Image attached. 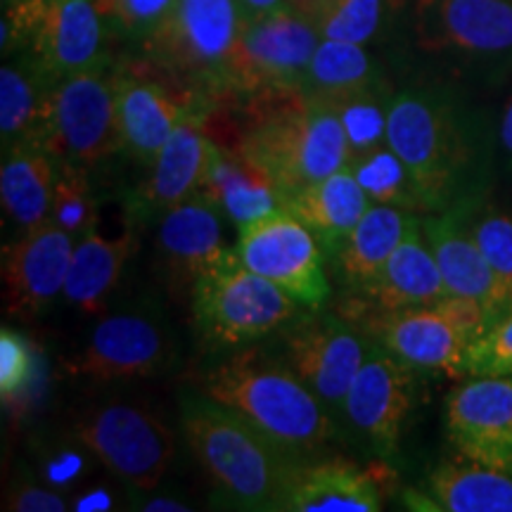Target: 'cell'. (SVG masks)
Listing matches in <instances>:
<instances>
[{"instance_id": "1", "label": "cell", "mask_w": 512, "mask_h": 512, "mask_svg": "<svg viewBox=\"0 0 512 512\" xmlns=\"http://www.w3.org/2000/svg\"><path fill=\"white\" fill-rule=\"evenodd\" d=\"M387 143L411 169L432 211L484 197L486 126L458 88L415 81L394 91Z\"/></svg>"}, {"instance_id": "2", "label": "cell", "mask_w": 512, "mask_h": 512, "mask_svg": "<svg viewBox=\"0 0 512 512\" xmlns=\"http://www.w3.org/2000/svg\"><path fill=\"white\" fill-rule=\"evenodd\" d=\"M202 392L271 439L285 456H318L337 420L278 351L261 342L235 349L204 377Z\"/></svg>"}, {"instance_id": "3", "label": "cell", "mask_w": 512, "mask_h": 512, "mask_svg": "<svg viewBox=\"0 0 512 512\" xmlns=\"http://www.w3.org/2000/svg\"><path fill=\"white\" fill-rule=\"evenodd\" d=\"M261 98L238 150L278 181L287 200L349 164L347 133L323 100L304 91H273Z\"/></svg>"}, {"instance_id": "4", "label": "cell", "mask_w": 512, "mask_h": 512, "mask_svg": "<svg viewBox=\"0 0 512 512\" xmlns=\"http://www.w3.org/2000/svg\"><path fill=\"white\" fill-rule=\"evenodd\" d=\"M178 406L183 437L221 498L238 510L275 512L294 458L204 392L183 394Z\"/></svg>"}, {"instance_id": "5", "label": "cell", "mask_w": 512, "mask_h": 512, "mask_svg": "<svg viewBox=\"0 0 512 512\" xmlns=\"http://www.w3.org/2000/svg\"><path fill=\"white\" fill-rule=\"evenodd\" d=\"M302 311L297 299L254 273L235 247L202 271L190 290L192 330L209 354L261 342Z\"/></svg>"}, {"instance_id": "6", "label": "cell", "mask_w": 512, "mask_h": 512, "mask_svg": "<svg viewBox=\"0 0 512 512\" xmlns=\"http://www.w3.org/2000/svg\"><path fill=\"white\" fill-rule=\"evenodd\" d=\"M408 43L453 74H512V0H408Z\"/></svg>"}, {"instance_id": "7", "label": "cell", "mask_w": 512, "mask_h": 512, "mask_svg": "<svg viewBox=\"0 0 512 512\" xmlns=\"http://www.w3.org/2000/svg\"><path fill=\"white\" fill-rule=\"evenodd\" d=\"M494 320L477 299L448 297L396 311H366L363 332L415 373L463 377L472 342Z\"/></svg>"}, {"instance_id": "8", "label": "cell", "mask_w": 512, "mask_h": 512, "mask_svg": "<svg viewBox=\"0 0 512 512\" xmlns=\"http://www.w3.org/2000/svg\"><path fill=\"white\" fill-rule=\"evenodd\" d=\"M74 439L133 494H150L169 472L176 439L145 403L114 399L79 415Z\"/></svg>"}, {"instance_id": "9", "label": "cell", "mask_w": 512, "mask_h": 512, "mask_svg": "<svg viewBox=\"0 0 512 512\" xmlns=\"http://www.w3.org/2000/svg\"><path fill=\"white\" fill-rule=\"evenodd\" d=\"M31 53L55 79L105 64V17L95 0H12L3 55Z\"/></svg>"}, {"instance_id": "10", "label": "cell", "mask_w": 512, "mask_h": 512, "mask_svg": "<svg viewBox=\"0 0 512 512\" xmlns=\"http://www.w3.org/2000/svg\"><path fill=\"white\" fill-rule=\"evenodd\" d=\"M278 351L287 366L318 396L332 418H342L344 399L373 339L351 318L320 309H304L278 332Z\"/></svg>"}, {"instance_id": "11", "label": "cell", "mask_w": 512, "mask_h": 512, "mask_svg": "<svg viewBox=\"0 0 512 512\" xmlns=\"http://www.w3.org/2000/svg\"><path fill=\"white\" fill-rule=\"evenodd\" d=\"M318 43L316 24L290 8L247 19L223 69L221 91H302Z\"/></svg>"}, {"instance_id": "12", "label": "cell", "mask_w": 512, "mask_h": 512, "mask_svg": "<svg viewBox=\"0 0 512 512\" xmlns=\"http://www.w3.org/2000/svg\"><path fill=\"white\" fill-rule=\"evenodd\" d=\"M247 17L238 0H178L169 19L143 43L164 69L221 91L223 69Z\"/></svg>"}, {"instance_id": "13", "label": "cell", "mask_w": 512, "mask_h": 512, "mask_svg": "<svg viewBox=\"0 0 512 512\" xmlns=\"http://www.w3.org/2000/svg\"><path fill=\"white\" fill-rule=\"evenodd\" d=\"M176 361V339L164 313L150 304L124 306L98 320L69 373L93 382L145 380Z\"/></svg>"}, {"instance_id": "14", "label": "cell", "mask_w": 512, "mask_h": 512, "mask_svg": "<svg viewBox=\"0 0 512 512\" xmlns=\"http://www.w3.org/2000/svg\"><path fill=\"white\" fill-rule=\"evenodd\" d=\"M240 259L297 299L304 309H320L330 297L325 249L302 219L278 209L238 228Z\"/></svg>"}, {"instance_id": "15", "label": "cell", "mask_w": 512, "mask_h": 512, "mask_svg": "<svg viewBox=\"0 0 512 512\" xmlns=\"http://www.w3.org/2000/svg\"><path fill=\"white\" fill-rule=\"evenodd\" d=\"M46 150L88 169L121 150L117 74L107 62L57 83Z\"/></svg>"}, {"instance_id": "16", "label": "cell", "mask_w": 512, "mask_h": 512, "mask_svg": "<svg viewBox=\"0 0 512 512\" xmlns=\"http://www.w3.org/2000/svg\"><path fill=\"white\" fill-rule=\"evenodd\" d=\"M415 370L373 342L351 382L342 418L384 460L399 453L403 425L413 411Z\"/></svg>"}, {"instance_id": "17", "label": "cell", "mask_w": 512, "mask_h": 512, "mask_svg": "<svg viewBox=\"0 0 512 512\" xmlns=\"http://www.w3.org/2000/svg\"><path fill=\"white\" fill-rule=\"evenodd\" d=\"M444 427L460 458L512 475V375L467 377L448 394Z\"/></svg>"}, {"instance_id": "18", "label": "cell", "mask_w": 512, "mask_h": 512, "mask_svg": "<svg viewBox=\"0 0 512 512\" xmlns=\"http://www.w3.org/2000/svg\"><path fill=\"white\" fill-rule=\"evenodd\" d=\"M214 140L207 133L202 107L188 112L176 126L174 136L162 147L155 162L147 166L143 183L131 190L126 216L131 226H147L162 219L176 204L200 192L207 174Z\"/></svg>"}, {"instance_id": "19", "label": "cell", "mask_w": 512, "mask_h": 512, "mask_svg": "<svg viewBox=\"0 0 512 512\" xmlns=\"http://www.w3.org/2000/svg\"><path fill=\"white\" fill-rule=\"evenodd\" d=\"M74 245L72 235L53 221L17 233V238L3 247L5 313L31 318L62 297Z\"/></svg>"}, {"instance_id": "20", "label": "cell", "mask_w": 512, "mask_h": 512, "mask_svg": "<svg viewBox=\"0 0 512 512\" xmlns=\"http://www.w3.org/2000/svg\"><path fill=\"white\" fill-rule=\"evenodd\" d=\"M420 223L427 245L432 247L439 271L444 275L448 294L477 299L494 318L512 306V287L498 278L489 261L484 259L477 240L472 238L465 202L422 214Z\"/></svg>"}, {"instance_id": "21", "label": "cell", "mask_w": 512, "mask_h": 512, "mask_svg": "<svg viewBox=\"0 0 512 512\" xmlns=\"http://www.w3.org/2000/svg\"><path fill=\"white\" fill-rule=\"evenodd\" d=\"M382 482L339 456L294 458L287 467L275 512H377Z\"/></svg>"}, {"instance_id": "22", "label": "cell", "mask_w": 512, "mask_h": 512, "mask_svg": "<svg viewBox=\"0 0 512 512\" xmlns=\"http://www.w3.org/2000/svg\"><path fill=\"white\" fill-rule=\"evenodd\" d=\"M223 211L202 192L176 204L159 219L157 259L174 290L188 292L202 271L226 252Z\"/></svg>"}, {"instance_id": "23", "label": "cell", "mask_w": 512, "mask_h": 512, "mask_svg": "<svg viewBox=\"0 0 512 512\" xmlns=\"http://www.w3.org/2000/svg\"><path fill=\"white\" fill-rule=\"evenodd\" d=\"M200 102L183 98L162 83L140 76L117 74V117L121 133V150L133 162L147 169L162 147L174 136L188 112Z\"/></svg>"}, {"instance_id": "24", "label": "cell", "mask_w": 512, "mask_h": 512, "mask_svg": "<svg viewBox=\"0 0 512 512\" xmlns=\"http://www.w3.org/2000/svg\"><path fill=\"white\" fill-rule=\"evenodd\" d=\"M60 79L31 53H19L0 67V140L12 147H46Z\"/></svg>"}, {"instance_id": "25", "label": "cell", "mask_w": 512, "mask_h": 512, "mask_svg": "<svg viewBox=\"0 0 512 512\" xmlns=\"http://www.w3.org/2000/svg\"><path fill=\"white\" fill-rule=\"evenodd\" d=\"M200 192L238 228L287 207L285 190L266 169L242 155L238 147L230 150L216 143L211 147Z\"/></svg>"}, {"instance_id": "26", "label": "cell", "mask_w": 512, "mask_h": 512, "mask_svg": "<svg viewBox=\"0 0 512 512\" xmlns=\"http://www.w3.org/2000/svg\"><path fill=\"white\" fill-rule=\"evenodd\" d=\"M420 216L408 228L406 238L401 240L396 252L389 256L375 283L358 294L366 299L370 309L396 311L408 309V306L434 304L448 297L444 275H441L432 247L427 245L425 233H422Z\"/></svg>"}, {"instance_id": "27", "label": "cell", "mask_w": 512, "mask_h": 512, "mask_svg": "<svg viewBox=\"0 0 512 512\" xmlns=\"http://www.w3.org/2000/svg\"><path fill=\"white\" fill-rule=\"evenodd\" d=\"M418 216L389 204H370L363 219L332 254L342 285L356 294L368 290Z\"/></svg>"}, {"instance_id": "28", "label": "cell", "mask_w": 512, "mask_h": 512, "mask_svg": "<svg viewBox=\"0 0 512 512\" xmlns=\"http://www.w3.org/2000/svg\"><path fill=\"white\" fill-rule=\"evenodd\" d=\"M57 157L46 147H12L3 152L0 200L17 233L50 221L57 178Z\"/></svg>"}, {"instance_id": "29", "label": "cell", "mask_w": 512, "mask_h": 512, "mask_svg": "<svg viewBox=\"0 0 512 512\" xmlns=\"http://www.w3.org/2000/svg\"><path fill=\"white\" fill-rule=\"evenodd\" d=\"M370 204L373 202L366 190L351 174L349 166H344L323 181L294 192L287 200V209L311 228L325 254H335Z\"/></svg>"}, {"instance_id": "30", "label": "cell", "mask_w": 512, "mask_h": 512, "mask_svg": "<svg viewBox=\"0 0 512 512\" xmlns=\"http://www.w3.org/2000/svg\"><path fill=\"white\" fill-rule=\"evenodd\" d=\"M133 228L119 238H105L98 228L88 230L74 245L72 264H69L64 294L67 304L81 313H102L117 290L124 268L133 254Z\"/></svg>"}, {"instance_id": "31", "label": "cell", "mask_w": 512, "mask_h": 512, "mask_svg": "<svg viewBox=\"0 0 512 512\" xmlns=\"http://www.w3.org/2000/svg\"><path fill=\"white\" fill-rule=\"evenodd\" d=\"M437 510L512 512V475L470 460H444L427 477Z\"/></svg>"}, {"instance_id": "32", "label": "cell", "mask_w": 512, "mask_h": 512, "mask_svg": "<svg viewBox=\"0 0 512 512\" xmlns=\"http://www.w3.org/2000/svg\"><path fill=\"white\" fill-rule=\"evenodd\" d=\"M380 83H387L382 64L368 53L366 46L320 38L306 69L302 91L316 98H328V95L363 91Z\"/></svg>"}, {"instance_id": "33", "label": "cell", "mask_w": 512, "mask_h": 512, "mask_svg": "<svg viewBox=\"0 0 512 512\" xmlns=\"http://www.w3.org/2000/svg\"><path fill=\"white\" fill-rule=\"evenodd\" d=\"M349 171L361 183L373 204H389L413 214H430V202L422 195L420 185L415 183L403 159L396 155L392 147L382 145L375 150L349 159Z\"/></svg>"}, {"instance_id": "34", "label": "cell", "mask_w": 512, "mask_h": 512, "mask_svg": "<svg viewBox=\"0 0 512 512\" xmlns=\"http://www.w3.org/2000/svg\"><path fill=\"white\" fill-rule=\"evenodd\" d=\"M408 0H332L316 19L320 38L370 46L406 15Z\"/></svg>"}, {"instance_id": "35", "label": "cell", "mask_w": 512, "mask_h": 512, "mask_svg": "<svg viewBox=\"0 0 512 512\" xmlns=\"http://www.w3.org/2000/svg\"><path fill=\"white\" fill-rule=\"evenodd\" d=\"M392 98L394 88L389 86V81L373 88H363V91L318 98L332 107L342 121L349 143V159L387 145V121Z\"/></svg>"}, {"instance_id": "36", "label": "cell", "mask_w": 512, "mask_h": 512, "mask_svg": "<svg viewBox=\"0 0 512 512\" xmlns=\"http://www.w3.org/2000/svg\"><path fill=\"white\" fill-rule=\"evenodd\" d=\"M88 171L91 169L81 164H57L50 221L62 230H67L74 240H79L88 230L98 228V202H95V192Z\"/></svg>"}, {"instance_id": "37", "label": "cell", "mask_w": 512, "mask_h": 512, "mask_svg": "<svg viewBox=\"0 0 512 512\" xmlns=\"http://www.w3.org/2000/svg\"><path fill=\"white\" fill-rule=\"evenodd\" d=\"M465 216L484 259L512 287V211L484 204V197H477L465 202Z\"/></svg>"}, {"instance_id": "38", "label": "cell", "mask_w": 512, "mask_h": 512, "mask_svg": "<svg viewBox=\"0 0 512 512\" xmlns=\"http://www.w3.org/2000/svg\"><path fill=\"white\" fill-rule=\"evenodd\" d=\"M512 375V306L489 323L472 342L463 363V377Z\"/></svg>"}, {"instance_id": "39", "label": "cell", "mask_w": 512, "mask_h": 512, "mask_svg": "<svg viewBox=\"0 0 512 512\" xmlns=\"http://www.w3.org/2000/svg\"><path fill=\"white\" fill-rule=\"evenodd\" d=\"M95 5L114 31L145 43L169 19L178 0H95Z\"/></svg>"}, {"instance_id": "40", "label": "cell", "mask_w": 512, "mask_h": 512, "mask_svg": "<svg viewBox=\"0 0 512 512\" xmlns=\"http://www.w3.org/2000/svg\"><path fill=\"white\" fill-rule=\"evenodd\" d=\"M36 375V354L29 339L17 330H0V396L8 406L29 389Z\"/></svg>"}, {"instance_id": "41", "label": "cell", "mask_w": 512, "mask_h": 512, "mask_svg": "<svg viewBox=\"0 0 512 512\" xmlns=\"http://www.w3.org/2000/svg\"><path fill=\"white\" fill-rule=\"evenodd\" d=\"M67 498L38 482L12 484L3 498V510L10 512H64Z\"/></svg>"}, {"instance_id": "42", "label": "cell", "mask_w": 512, "mask_h": 512, "mask_svg": "<svg viewBox=\"0 0 512 512\" xmlns=\"http://www.w3.org/2000/svg\"><path fill=\"white\" fill-rule=\"evenodd\" d=\"M498 147H501L505 164L512 169V95L505 102L501 121H498Z\"/></svg>"}, {"instance_id": "43", "label": "cell", "mask_w": 512, "mask_h": 512, "mask_svg": "<svg viewBox=\"0 0 512 512\" xmlns=\"http://www.w3.org/2000/svg\"><path fill=\"white\" fill-rule=\"evenodd\" d=\"M238 5L240 10L245 12L247 19L264 17V15H271V12L287 8L285 0H238Z\"/></svg>"}, {"instance_id": "44", "label": "cell", "mask_w": 512, "mask_h": 512, "mask_svg": "<svg viewBox=\"0 0 512 512\" xmlns=\"http://www.w3.org/2000/svg\"><path fill=\"white\" fill-rule=\"evenodd\" d=\"M332 0H285V5L299 15H304L306 19H311L316 24V19L323 15V10L328 8Z\"/></svg>"}, {"instance_id": "45", "label": "cell", "mask_w": 512, "mask_h": 512, "mask_svg": "<svg viewBox=\"0 0 512 512\" xmlns=\"http://www.w3.org/2000/svg\"><path fill=\"white\" fill-rule=\"evenodd\" d=\"M140 508L147 512H185V510H190V505L178 501V498L162 496V498H150V501H145Z\"/></svg>"}, {"instance_id": "46", "label": "cell", "mask_w": 512, "mask_h": 512, "mask_svg": "<svg viewBox=\"0 0 512 512\" xmlns=\"http://www.w3.org/2000/svg\"><path fill=\"white\" fill-rule=\"evenodd\" d=\"M107 501H110V498H107L105 494L86 496V498H81V505H76V508L79 510H102V508H107Z\"/></svg>"}]
</instances>
